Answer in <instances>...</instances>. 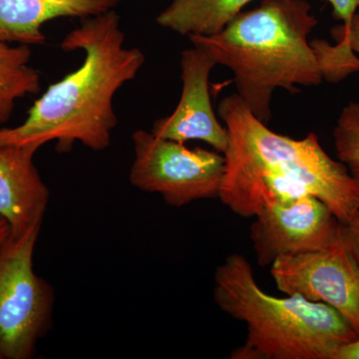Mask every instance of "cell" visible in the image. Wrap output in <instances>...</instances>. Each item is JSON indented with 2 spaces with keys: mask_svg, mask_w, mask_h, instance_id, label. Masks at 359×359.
<instances>
[{
  "mask_svg": "<svg viewBox=\"0 0 359 359\" xmlns=\"http://www.w3.org/2000/svg\"><path fill=\"white\" fill-rule=\"evenodd\" d=\"M121 18L114 9L82 20L63 39V51L82 50L83 65L51 84L33 104L22 124L0 128V147L35 146L56 141L59 153L76 142L92 151L109 147L118 124L115 94L136 78L145 63L139 48L124 46Z\"/></svg>",
  "mask_w": 359,
  "mask_h": 359,
  "instance_id": "6da1fadb",
  "label": "cell"
},
{
  "mask_svg": "<svg viewBox=\"0 0 359 359\" xmlns=\"http://www.w3.org/2000/svg\"><path fill=\"white\" fill-rule=\"evenodd\" d=\"M311 11L306 0H263L257 8L238 14L221 32L189 39L233 73L236 93L268 125L276 89L297 94L301 86L323 81L309 41L318 23Z\"/></svg>",
  "mask_w": 359,
  "mask_h": 359,
  "instance_id": "7a4b0ae2",
  "label": "cell"
},
{
  "mask_svg": "<svg viewBox=\"0 0 359 359\" xmlns=\"http://www.w3.org/2000/svg\"><path fill=\"white\" fill-rule=\"evenodd\" d=\"M212 295L221 311L247 327L231 359H332L340 346L359 339L327 304L266 294L242 255H230L216 269Z\"/></svg>",
  "mask_w": 359,
  "mask_h": 359,
  "instance_id": "3957f363",
  "label": "cell"
},
{
  "mask_svg": "<svg viewBox=\"0 0 359 359\" xmlns=\"http://www.w3.org/2000/svg\"><path fill=\"white\" fill-rule=\"evenodd\" d=\"M218 114L228 130L226 151L299 184L325 203L339 223H346L358 211V180L323 150L316 134L297 140L276 133L252 114L237 93L222 99Z\"/></svg>",
  "mask_w": 359,
  "mask_h": 359,
  "instance_id": "277c9868",
  "label": "cell"
},
{
  "mask_svg": "<svg viewBox=\"0 0 359 359\" xmlns=\"http://www.w3.org/2000/svg\"><path fill=\"white\" fill-rule=\"evenodd\" d=\"M42 224L0 248V359H32L53 325L55 292L33 266Z\"/></svg>",
  "mask_w": 359,
  "mask_h": 359,
  "instance_id": "5b68a950",
  "label": "cell"
},
{
  "mask_svg": "<svg viewBox=\"0 0 359 359\" xmlns=\"http://www.w3.org/2000/svg\"><path fill=\"white\" fill-rule=\"evenodd\" d=\"M132 142L129 180L135 188L159 194L167 205L176 208L219 198L226 164L222 153L188 148L142 129L132 134Z\"/></svg>",
  "mask_w": 359,
  "mask_h": 359,
  "instance_id": "8992f818",
  "label": "cell"
},
{
  "mask_svg": "<svg viewBox=\"0 0 359 359\" xmlns=\"http://www.w3.org/2000/svg\"><path fill=\"white\" fill-rule=\"evenodd\" d=\"M271 275L283 294L334 309L359 337V266L341 238L327 249L278 257Z\"/></svg>",
  "mask_w": 359,
  "mask_h": 359,
  "instance_id": "52a82bcc",
  "label": "cell"
},
{
  "mask_svg": "<svg viewBox=\"0 0 359 359\" xmlns=\"http://www.w3.org/2000/svg\"><path fill=\"white\" fill-rule=\"evenodd\" d=\"M254 218L250 238L264 268L278 257L327 249L340 241L339 219L313 195L266 205Z\"/></svg>",
  "mask_w": 359,
  "mask_h": 359,
  "instance_id": "ba28073f",
  "label": "cell"
},
{
  "mask_svg": "<svg viewBox=\"0 0 359 359\" xmlns=\"http://www.w3.org/2000/svg\"><path fill=\"white\" fill-rule=\"evenodd\" d=\"M182 94L171 115L156 120L152 132L160 138L181 143L203 141L224 154L229 133L217 119L210 96V75L216 61L202 47L193 45L181 53Z\"/></svg>",
  "mask_w": 359,
  "mask_h": 359,
  "instance_id": "9c48e42d",
  "label": "cell"
},
{
  "mask_svg": "<svg viewBox=\"0 0 359 359\" xmlns=\"http://www.w3.org/2000/svg\"><path fill=\"white\" fill-rule=\"evenodd\" d=\"M35 146L0 147V216L18 236L42 224L48 207V187L34 164Z\"/></svg>",
  "mask_w": 359,
  "mask_h": 359,
  "instance_id": "30bf717a",
  "label": "cell"
},
{
  "mask_svg": "<svg viewBox=\"0 0 359 359\" xmlns=\"http://www.w3.org/2000/svg\"><path fill=\"white\" fill-rule=\"evenodd\" d=\"M123 0H0V41L40 45L42 27L58 18H93L112 11Z\"/></svg>",
  "mask_w": 359,
  "mask_h": 359,
  "instance_id": "8fae6325",
  "label": "cell"
},
{
  "mask_svg": "<svg viewBox=\"0 0 359 359\" xmlns=\"http://www.w3.org/2000/svg\"><path fill=\"white\" fill-rule=\"evenodd\" d=\"M252 0H173L157 16L158 25L184 36L221 32Z\"/></svg>",
  "mask_w": 359,
  "mask_h": 359,
  "instance_id": "7c38bea8",
  "label": "cell"
},
{
  "mask_svg": "<svg viewBox=\"0 0 359 359\" xmlns=\"http://www.w3.org/2000/svg\"><path fill=\"white\" fill-rule=\"evenodd\" d=\"M32 56V46L0 41V125L11 119L18 100L41 90V75L29 65Z\"/></svg>",
  "mask_w": 359,
  "mask_h": 359,
  "instance_id": "4fadbf2b",
  "label": "cell"
},
{
  "mask_svg": "<svg viewBox=\"0 0 359 359\" xmlns=\"http://www.w3.org/2000/svg\"><path fill=\"white\" fill-rule=\"evenodd\" d=\"M334 140L340 162L359 181V101L347 104L340 112Z\"/></svg>",
  "mask_w": 359,
  "mask_h": 359,
  "instance_id": "5bb4252c",
  "label": "cell"
},
{
  "mask_svg": "<svg viewBox=\"0 0 359 359\" xmlns=\"http://www.w3.org/2000/svg\"><path fill=\"white\" fill-rule=\"evenodd\" d=\"M313 45L323 80L337 83L353 73L359 72V58L351 49L325 40H313Z\"/></svg>",
  "mask_w": 359,
  "mask_h": 359,
  "instance_id": "9a60e30c",
  "label": "cell"
},
{
  "mask_svg": "<svg viewBox=\"0 0 359 359\" xmlns=\"http://www.w3.org/2000/svg\"><path fill=\"white\" fill-rule=\"evenodd\" d=\"M340 238L359 266V209L346 223H340Z\"/></svg>",
  "mask_w": 359,
  "mask_h": 359,
  "instance_id": "2e32d148",
  "label": "cell"
},
{
  "mask_svg": "<svg viewBox=\"0 0 359 359\" xmlns=\"http://www.w3.org/2000/svg\"><path fill=\"white\" fill-rule=\"evenodd\" d=\"M332 35L337 44L359 54V11L354 14L347 29H344L341 25L337 26L332 30Z\"/></svg>",
  "mask_w": 359,
  "mask_h": 359,
  "instance_id": "e0dca14e",
  "label": "cell"
},
{
  "mask_svg": "<svg viewBox=\"0 0 359 359\" xmlns=\"http://www.w3.org/2000/svg\"><path fill=\"white\" fill-rule=\"evenodd\" d=\"M328 2L332 7L334 16L342 21L341 27L347 29L351 25L354 14L359 11V0H321Z\"/></svg>",
  "mask_w": 359,
  "mask_h": 359,
  "instance_id": "ac0fdd59",
  "label": "cell"
},
{
  "mask_svg": "<svg viewBox=\"0 0 359 359\" xmlns=\"http://www.w3.org/2000/svg\"><path fill=\"white\" fill-rule=\"evenodd\" d=\"M332 359H359V339L340 346Z\"/></svg>",
  "mask_w": 359,
  "mask_h": 359,
  "instance_id": "d6986e66",
  "label": "cell"
},
{
  "mask_svg": "<svg viewBox=\"0 0 359 359\" xmlns=\"http://www.w3.org/2000/svg\"><path fill=\"white\" fill-rule=\"evenodd\" d=\"M11 224L4 217L0 216V248L6 242L11 235Z\"/></svg>",
  "mask_w": 359,
  "mask_h": 359,
  "instance_id": "ffe728a7",
  "label": "cell"
}]
</instances>
